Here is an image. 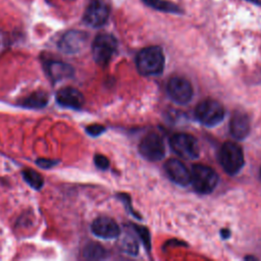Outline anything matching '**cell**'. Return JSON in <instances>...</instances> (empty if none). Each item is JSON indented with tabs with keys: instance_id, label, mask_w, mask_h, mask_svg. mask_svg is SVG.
Segmentation results:
<instances>
[{
	"instance_id": "6da1fadb",
	"label": "cell",
	"mask_w": 261,
	"mask_h": 261,
	"mask_svg": "<svg viewBox=\"0 0 261 261\" xmlns=\"http://www.w3.org/2000/svg\"><path fill=\"white\" fill-rule=\"evenodd\" d=\"M165 58L163 51L158 46L142 49L136 57L139 73L143 76H158L163 72Z\"/></svg>"
},
{
	"instance_id": "7a4b0ae2",
	"label": "cell",
	"mask_w": 261,
	"mask_h": 261,
	"mask_svg": "<svg viewBox=\"0 0 261 261\" xmlns=\"http://www.w3.org/2000/svg\"><path fill=\"white\" fill-rule=\"evenodd\" d=\"M191 183L199 194L212 193L218 183V176L213 168L204 164H194L191 168Z\"/></svg>"
},
{
	"instance_id": "3957f363",
	"label": "cell",
	"mask_w": 261,
	"mask_h": 261,
	"mask_svg": "<svg viewBox=\"0 0 261 261\" xmlns=\"http://www.w3.org/2000/svg\"><path fill=\"white\" fill-rule=\"evenodd\" d=\"M219 161L225 172L235 176L244 166V153L238 144L225 142L220 148Z\"/></svg>"
},
{
	"instance_id": "277c9868",
	"label": "cell",
	"mask_w": 261,
	"mask_h": 261,
	"mask_svg": "<svg viewBox=\"0 0 261 261\" xmlns=\"http://www.w3.org/2000/svg\"><path fill=\"white\" fill-rule=\"evenodd\" d=\"M195 116L202 125L206 127H214L222 121L224 117V109L218 101L214 99H205L197 105Z\"/></svg>"
},
{
	"instance_id": "5b68a950",
	"label": "cell",
	"mask_w": 261,
	"mask_h": 261,
	"mask_svg": "<svg viewBox=\"0 0 261 261\" xmlns=\"http://www.w3.org/2000/svg\"><path fill=\"white\" fill-rule=\"evenodd\" d=\"M169 145L177 155L180 157L192 160L198 158L200 154V147L196 138L190 134L178 133L175 134L169 140Z\"/></svg>"
},
{
	"instance_id": "8992f818",
	"label": "cell",
	"mask_w": 261,
	"mask_h": 261,
	"mask_svg": "<svg viewBox=\"0 0 261 261\" xmlns=\"http://www.w3.org/2000/svg\"><path fill=\"white\" fill-rule=\"evenodd\" d=\"M116 48L117 41L112 35L107 33L97 35L92 44V54L95 62L99 65L108 64Z\"/></svg>"
},
{
	"instance_id": "52a82bcc",
	"label": "cell",
	"mask_w": 261,
	"mask_h": 261,
	"mask_svg": "<svg viewBox=\"0 0 261 261\" xmlns=\"http://www.w3.org/2000/svg\"><path fill=\"white\" fill-rule=\"evenodd\" d=\"M141 155L149 161H159L165 156V144L163 139L156 133L146 135L139 145Z\"/></svg>"
},
{
	"instance_id": "ba28073f",
	"label": "cell",
	"mask_w": 261,
	"mask_h": 261,
	"mask_svg": "<svg viewBox=\"0 0 261 261\" xmlns=\"http://www.w3.org/2000/svg\"><path fill=\"white\" fill-rule=\"evenodd\" d=\"M166 91L169 98L178 104H186L193 97V87L183 77H172L169 79Z\"/></svg>"
},
{
	"instance_id": "9c48e42d",
	"label": "cell",
	"mask_w": 261,
	"mask_h": 261,
	"mask_svg": "<svg viewBox=\"0 0 261 261\" xmlns=\"http://www.w3.org/2000/svg\"><path fill=\"white\" fill-rule=\"evenodd\" d=\"M109 7L103 0H92L87 7L83 21L92 28H101L105 25L109 17Z\"/></svg>"
},
{
	"instance_id": "30bf717a",
	"label": "cell",
	"mask_w": 261,
	"mask_h": 261,
	"mask_svg": "<svg viewBox=\"0 0 261 261\" xmlns=\"http://www.w3.org/2000/svg\"><path fill=\"white\" fill-rule=\"evenodd\" d=\"M87 42H88V34L73 30L66 32L60 38L58 47L63 53L76 54L85 48Z\"/></svg>"
},
{
	"instance_id": "8fae6325",
	"label": "cell",
	"mask_w": 261,
	"mask_h": 261,
	"mask_svg": "<svg viewBox=\"0 0 261 261\" xmlns=\"http://www.w3.org/2000/svg\"><path fill=\"white\" fill-rule=\"evenodd\" d=\"M92 233L101 239H115L120 235L118 224L110 217L100 216L91 225Z\"/></svg>"
},
{
	"instance_id": "7c38bea8",
	"label": "cell",
	"mask_w": 261,
	"mask_h": 261,
	"mask_svg": "<svg viewBox=\"0 0 261 261\" xmlns=\"http://www.w3.org/2000/svg\"><path fill=\"white\" fill-rule=\"evenodd\" d=\"M164 168L167 177L173 183L183 187L191 183V172L182 161L175 158L168 159L164 164Z\"/></svg>"
},
{
	"instance_id": "4fadbf2b",
	"label": "cell",
	"mask_w": 261,
	"mask_h": 261,
	"mask_svg": "<svg viewBox=\"0 0 261 261\" xmlns=\"http://www.w3.org/2000/svg\"><path fill=\"white\" fill-rule=\"evenodd\" d=\"M56 101L59 105L67 108L80 109L85 102L83 94L73 87H65L56 93Z\"/></svg>"
},
{
	"instance_id": "5bb4252c",
	"label": "cell",
	"mask_w": 261,
	"mask_h": 261,
	"mask_svg": "<svg viewBox=\"0 0 261 261\" xmlns=\"http://www.w3.org/2000/svg\"><path fill=\"white\" fill-rule=\"evenodd\" d=\"M231 135L237 140H244L250 133V120L247 114L241 111L235 112L230 121Z\"/></svg>"
},
{
	"instance_id": "9a60e30c",
	"label": "cell",
	"mask_w": 261,
	"mask_h": 261,
	"mask_svg": "<svg viewBox=\"0 0 261 261\" xmlns=\"http://www.w3.org/2000/svg\"><path fill=\"white\" fill-rule=\"evenodd\" d=\"M45 71L52 82H58L73 77L74 68L62 61L49 60L45 63Z\"/></svg>"
},
{
	"instance_id": "2e32d148",
	"label": "cell",
	"mask_w": 261,
	"mask_h": 261,
	"mask_svg": "<svg viewBox=\"0 0 261 261\" xmlns=\"http://www.w3.org/2000/svg\"><path fill=\"white\" fill-rule=\"evenodd\" d=\"M142 2L155 10H159L167 13H175V14H181L183 13V9L170 1L167 0H142Z\"/></svg>"
},
{
	"instance_id": "e0dca14e",
	"label": "cell",
	"mask_w": 261,
	"mask_h": 261,
	"mask_svg": "<svg viewBox=\"0 0 261 261\" xmlns=\"http://www.w3.org/2000/svg\"><path fill=\"white\" fill-rule=\"evenodd\" d=\"M47 103L48 94L43 91H37L24 98L21 102V105L28 108H42L47 105Z\"/></svg>"
},
{
	"instance_id": "ac0fdd59",
	"label": "cell",
	"mask_w": 261,
	"mask_h": 261,
	"mask_svg": "<svg viewBox=\"0 0 261 261\" xmlns=\"http://www.w3.org/2000/svg\"><path fill=\"white\" fill-rule=\"evenodd\" d=\"M106 255H107L106 250L101 245L97 244V243H91V244H88L84 249V256L87 259L100 260L105 258Z\"/></svg>"
},
{
	"instance_id": "d6986e66",
	"label": "cell",
	"mask_w": 261,
	"mask_h": 261,
	"mask_svg": "<svg viewBox=\"0 0 261 261\" xmlns=\"http://www.w3.org/2000/svg\"><path fill=\"white\" fill-rule=\"evenodd\" d=\"M23 177L25 179V181L33 188V189H36L39 190L43 187L44 185V180L43 177L40 175L39 172H37L36 170H33L31 168H27L25 170H23Z\"/></svg>"
},
{
	"instance_id": "ffe728a7",
	"label": "cell",
	"mask_w": 261,
	"mask_h": 261,
	"mask_svg": "<svg viewBox=\"0 0 261 261\" xmlns=\"http://www.w3.org/2000/svg\"><path fill=\"white\" fill-rule=\"evenodd\" d=\"M121 249H123L127 254L137 255L139 251L137 241L130 235L126 236L123 241H121Z\"/></svg>"
},
{
	"instance_id": "44dd1931",
	"label": "cell",
	"mask_w": 261,
	"mask_h": 261,
	"mask_svg": "<svg viewBox=\"0 0 261 261\" xmlns=\"http://www.w3.org/2000/svg\"><path fill=\"white\" fill-rule=\"evenodd\" d=\"M134 228L136 229L138 235L140 236L144 246L146 247L147 250H150L151 247V240H150V234L146 228L139 227V225H134Z\"/></svg>"
},
{
	"instance_id": "7402d4cb",
	"label": "cell",
	"mask_w": 261,
	"mask_h": 261,
	"mask_svg": "<svg viewBox=\"0 0 261 261\" xmlns=\"http://www.w3.org/2000/svg\"><path fill=\"white\" fill-rule=\"evenodd\" d=\"M94 162H95V165L101 170H105V169H107L109 167V160H108V158L105 157L104 155H101V154L95 155Z\"/></svg>"
},
{
	"instance_id": "603a6c76",
	"label": "cell",
	"mask_w": 261,
	"mask_h": 261,
	"mask_svg": "<svg viewBox=\"0 0 261 261\" xmlns=\"http://www.w3.org/2000/svg\"><path fill=\"white\" fill-rule=\"evenodd\" d=\"M86 131L87 133H88L90 136L92 137H98L100 136L104 131H105V128H104L103 126L101 125H98V124H95V125H91L89 127L86 128Z\"/></svg>"
},
{
	"instance_id": "cb8c5ba5",
	"label": "cell",
	"mask_w": 261,
	"mask_h": 261,
	"mask_svg": "<svg viewBox=\"0 0 261 261\" xmlns=\"http://www.w3.org/2000/svg\"><path fill=\"white\" fill-rule=\"evenodd\" d=\"M37 164L43 168H50L53 165L57 164V161L56 160H51V159H38L37 160Z\"/></svg>"
},
{
	"instance_id": "d4e9b609",
	"label": "cell",
	"mask_w": 261,
	"mask_h": 261,
	"mask_svg": "<svg viewBox=\"0 0 261 261\" xmlns=\"http://www.w3.org/2000/svg\"><path fill=\"white\" fill-rule=\"evenodd\" d=\"M230 236H231V232L228 229H224L221 231V237L223 239H228V238H230Z\"/></svg>"
},
{
	"instance_id": "484cf974",
	"label": "cell",
	"mask_w": 261,
	"mask_h": 261,
	"mask_svg": "<svg viewBox=\"0 0 261 261\" xmlns=\"http://www.w3.org/2000/svg\"><path fill=\"white\" fill-rule=\"evenodd\" d=\"M246 1H249V2L254 3L256 5H261V0H246Z\"/></svg>"
},
{
	"instance_id": "4316f807",
	"label": "cell",
	"mask_w": 261,
	"mask_h": 261,
	"mask_svg": "<svg viewBox=\"0 0 261 261\" xmlns=\"http://www.w3.org/2000/svg\"><path fill=\"white\" fill-rule=\"evenodd\" d=\"M260 177H261V169H260Z\"/></svg>"
}]
</instances>
